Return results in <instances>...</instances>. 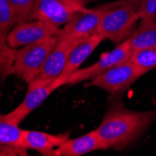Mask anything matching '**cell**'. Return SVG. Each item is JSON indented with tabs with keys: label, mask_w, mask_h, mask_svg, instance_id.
Masks as SVG:
<instances>
[{
	"label": "cell",
	"mask_w": 156,
	"mask_h": 156,
	"mask_svg": "<svg viewBox=\"0 0 156 156\" xmlns=\"http://www.w3.org/2000/svg\"><path fill=\"white\" fill-rule=\"evenodd\" d=\"M121 96L113 95L102 122L95 129L107 150L127 148L156 121V109L131 110L123 106Z\"/></svg>",
	"instance_id": "6da1fadb"
},
{
	"label": "cell",
	"mask_w": 156,
	"mask_h": 156,
	"mask_svg": "<svg viewBox=\"0 0 156 156\" xmlns=\"http://www.w3.org/2000/svg\"><path fill=\"white\" fill-rule=\"evenodd\" d=\"M57 41L58 37H53L16 50L12 75L27 83L33 81L38 76Z\"/></svg>",
	"instance_id": "7a4b0ae2"
},
{
	"label": "cell",
	"mask_w": 156,
	"mask_h": 156,
	"mask_svg": "<svg viewBox=\"0 0 156 156\" xmlns=\"http://www.w3.org/2000/svg\"><path fill=\"white\" fill-rule=\"evenodd\" d=\"M136 9L123 0L108 10L102 17L97 31L105 39H109L115 44H120L129 38L136 29Z\"/></svg>",
	"instance_id": "3957f363"
},
{
	"label": "cell",
	"mask_w": 156,
	"mask_h": 156,
	"mask_svg": "<svg viewBox=\"0 0 156 156\" xmlns=\"http://www.w3.org/2000/svg\"><path fill=\"white\" fill-rule=\"evenodd\" d=\"M144 74L142 69L128 59L90 80L86 86L104 90L112 96L122 95Z\"/></svg>",
	"instance_id": "277c9868"
},
{
	"label": "cell",
	"mask_w": 156,
	"mask_h": 156,
	"mask_svg": "<svg viewBox=\"0 0 156 156\" xmlns=\"http://www.w3.org/2000/svg\"><path fill=\"white\" fill-rule=\"evenodd\" d=\"M67 83V77H59L52 80H34L28 83L27 93L21 104L7 115L8 120L19 125L30 113L37 109L43 103L48 96L56 89H58Z\"/></svg>",
	"instance_id": "5b68a950"
},
{
	"label": "cell",
	"mask_w": 156,
	"mask_h": 156,
	"mask_svg": "<svg viewBox=\"0 0 156 156\" xmlns=\"http://www.w3.org/2000/svg\"><path fill=\"white\" fill-rule=\"evenodd\" d=\"M89 0H37L32 20H42L56 26L74 21L86 9Z\"/></svg>",
	"instance_id": "8992f818"
},
{
	"label": "cell",
	"mask_w": 156,
	"mask_h": 156,
	"mask_svg": "<svg viewBox=\"0 0 156 156\" xmlns=\"http://www.w3.org/2000/svg\"><path fill=\"white\" fill-rule=\"evenodd\" d=\"M132 52L130 40L127 38L122 43L118 44L115 49L102 54L101 57L93 65L84 68H79L71 75H69L67 77L66 85H75L82 81H89L109 68L128 60Z\"/></svg>",
	"instance_id": "52a82bcc"
},
{
	"label": "cell",
	"mask_w": 156,
	"mask_h": 156,
	"mask_svg": "<svg viewBox=\"0 0 156 156\" xmlns=\"http://www.w3.org/2000/svg\"><path fill=\"white\" fill-rule=\"evenodd\" d=\"M61 27L42 20H32L15 24L7 37L9 47L17 49L50 37H58Z\"/></svg>",
	"instance_id": "ba28073f"
},
{
	"label": "cell",
	"mask_w": 156,
	"mask_h": 156,
	"mask_svg": "<svg viewBox=\"0 0 156 156\" xmlns=\"http://www.w3.org/2000/svg\"><path fill=\"white\" fill-rule=\"evenodd\" d=\"M118 1L101 4L92 9L86 8L74 21L61 28L58 37L66 38H80L95 33L105 13L116 6Z\"/></svg>",
	"instance_id": "9c48e42d"
},
{
	"label": "cell",
	"mask_w": 156,
	"mask_h": 156,
	"mask_svg": "<svg viewBox=\"0 0 156 156\" xmlns=\"http://www.w3.org/2000/svg\"><path fill=\"white\" fill-rule=\"evenodd\" d=\"M82 38L84 37L66 38L58 37L57 43L50 53L38 76L35 80H46L59 78L66 67L70 52Z\"/></svg>",
	"instance_id": "30bf717a"
},
{
	"label": "cell",
	"mask_w": 156,
	"mask_h": 156,
	"mask_svg": "<svg viewBox=\"0 0 156 156\" xmlns=\"http://www.w3.org/2000/svg\"><path fill=\"white\" fill-rule=\"evenodd\" d=\"M70 133L48 134L34 130H22V146L24 150H33L42 155H51L52 151L69 138Z\"/></svg>",
	"instance_id": "8fae6325"
},
{
	"label": "cell",
	"mask_w": 156,
	"mask_h": 156,
	"mask_svg": "<svg viewBox=\"0 0 156 156\" xmlns=\"http://www.w3.org/2000/svg\"><path fill=\"white\" fill-rule=\"evenodd\" d=\"M100 150H107V148L99 138L95 130H94L75 138H67L61 146L52 151L51 155L80 156Z\"/></svg>",
	"instance_id": "7c38bea8"
},
{
	"label": "cell",
	"mask_w": 156,
	"mask_h": 156,
	"mask_svg": "<svg viewBox=\"0 0 156 156\" xmlns=\"http://www.w3.org/2000/svg\"><path fill=\"white\" fill-rule=\"evenodd\" d=\"M22 130L0 112V155H27L22 146Z\"/></svg>",
	"instance_id": "4fadbf2b"
},
{
	"label": "cell",
	"mask_w": 156,
	"mask_h": 156,
	"mask_svg": "<svg viewBox=\"0 0 156 156\" xmlns=\"http://www.w3.org/2000/svg\"><path fill=\"white\" fill-rule=\"evenodd\" d=\"M104 39L105 37L98 32L82 38L70 52L66 67L60 77H68L78 70Z\"/></svg>",
	"instance_id": "5bb4252c"
},
{
	"label": "cell",
	"mask_w": 156,
	"mask_h": 156,
	"mask_svg": "<svg viewBox=\"0 0 156 156\" xmlns=\"http://www.w3.org/2000/svg\"><path fill=\"white\" fill-rule=\"evenodd\" d=\"M129 40L133 51L156 47V14L141 18Z\"/></svg>",
	"instance_id": "9a60e30c"
},
{
	"label": "cell",
	"mask_w": 156,
	"mask_h": 156,
	"mask_svg": "<svg viewBox=\"0 0 156 156\" xmlns=\"http://www.w3.org/2000/svg\"><path fill=\"white\" fill-rule=\"evenodd\" d=\"M15 24L32 21L37 0H9Z\"/></svg>",
	"instance_id": "2e32d148"
},
{
	"label": "cell",
	"mask_w": 156,
	"mask_h": 156,
	"mask_svg": "<svg viewBox=\"0 0 156 156\" xmlns=\"http://www.w3.org/2000/svg\"><path fill=\"white\" fill-rule=\"evenodd\" d=\"M129 59L147 73L156 68V47L134 51Z\"/></svg>",
	"instance_id": "e0dca14e"
},
{
	"label": "cell",
	"mask_w": 156,
	"mask_h": 156,
	"mask_svg": "<svg viewBox=\"0 0 156 156\" xmlns=\"http://www.w3.org/2000/svg\"><path fill=\"white\" fill-rule=\"evenodd\" d=\"M15 55L16 49L9 47L6 41L0 40V82L12 75V66Z\"/></svg>",
	"instance_id": "ac0fdd59"
},
{
	"label": "cell",
	"mask_w": 156,
	"mask_h": 156,
	"mask_svg": "<svg viewBox=\"0 0 156 156\" xmlns=\"http://www.w3.org/2000/svg\"><path fill=\"white\" fill-rule=\"evenodd\" d=\"M15 25L9 0H0V40L7 42V37Z\"/></svg>",
	"instance_id": "d6986e66"
},
{
	"label": "cell",
	"mask_w": 156,
	"mask_h": 156,
	"mask_svg": "<svg viewBox=\"0 0 156 156\" xmlns=\"http://www.w3.org/2000/svg\"><path fill=\"white\" fill-rule=\"evenodd\" d=\"M151 14H156V0H142L136 13V18L140 20Z\"/></svg>",
	"instance_id": "ffe728a7"
},
{
	"label": "cell",
	"mask_w": 156,
	"mask_h": 156,
	"mask_svg": "<svg viewBox=\"0 0 156 156\" xmlns=\"http://www.w3.org/2000/svg\"><path fill=\"white\" fill-rule=\"evenodd\" d=\"M123 1H125L126 3H128L130 5H132L133 7H135L137 10V9L139 8L141 2H142V0H123Z\"/></svg>",
	"instance_id": "44dd1931"
}]
</instances>
